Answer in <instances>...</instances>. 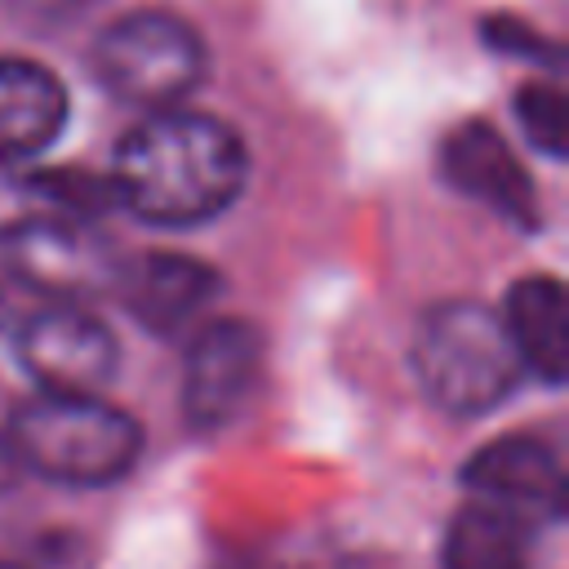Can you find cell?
Wrapping results in <instances>:
<instances>
[{"label":"cell","instance_id":"cell-1","mask_svg":"<svg viewBox=\"0 0 569 569\" xmlns=\"http://www.w3.org/2000/svg\"><path fill=\"white\" fill-rule=\"evenodd\" d=\"M249 156L231 124L204 111H151L111 160L107 191L133 218L156 227H196L218 218L244 191Z\"/></svg>","mask_w":569,"mask_h":569},{"label":"cell","instance_id":"cell-2","mask_svg":"<svg viewBox=\"0 0 569 569\" xmlns=\"http://www.w3.org/2000/svg\"><path fill=\"white\" fill-rule=\"evenodd\" d=\"M4 449L27 471L71 485V489H98L120 480L138 449L142 431L138 422L107 405L102 396H31L13 409L4 427Z\"/></svg>","mask_w":569,"mask_h":569},{"label":"cell","instance_id":"cell-3","mask_svg":"<svg viewBox=\"0 0 569 569\" xmlns=\"http://www.w3.org/2000/svg\"><path fill=\"white\" fill-rule=\"evenodd\" d=\"M413 369L427 400L458 418L498 409L525 378L502 311L476 298H449L422 316Z\"/></svg>","mask_w":569,"mask_h":569},{"label":"cell","instance_id":"cell-4","mask_svg":"<svg viewBox=\"0 0 569 569\" xmlns=\"http://www.w3.org/2000/svg\"><path fill=\"white\" fill-rule=\"evenodd\" d=\"M93 76L98 84L138 111H169L182 107L196 84L209 71V53L200 31L164 9H138L116 18L98 40H93Z\"/></svg>","mask_w":569,"mask_h":569},{"label":"cell","instance_id":"cell-5","mask_svg":"<svg viewBox=\"0 0 569 569\" xmlns=\"http://www.w3.org/2000/svg\"><path fill=\"white\" fill-rule=\"evenodd\" d=\"M18 365L44 396H102L116 378L111 329L76 302H49L18 329Z\"/></svg>","mask_w":569,"mask_h":569},{"label":"cell","instance_id":"cell-6","mask_svg":"<svg viewBox=\"0 0 569 569\" xmlns=\"http://www.w3.org/2000/svg\"><path fill=\"white\" fill-rule=\"evenodd\" d=\"M4 258L18 280L44 289L53 302H80L89 293L111 289L116 280V249L93 231L89 218L40 213L4 240Z\"/></svg>","mask_w":569,"mask_h":569},{"label":"cell","instance_id":"cell-7","mask_svg":"<svg viewBox=\"0 0 569 569\" xmlns=\"http://www.w3.org/2000/svg\"><path fill=\"white\" fill-rule=\"evenodd\" d=\"M262 333L249 320H209L182 360V418L200 431L227 427L262 378Z\"/></svg>","mask_w":569,"mask_h":569},{"label":"cell","instance_id":"cell-8","mask_svg":"<svg viewBox=\"0 0 569 569\" xmlns=\"http://www.w3.org/2000/svg\"><path fill=\"white\" fill-rule=\"evenodd\" d=\"M462 485L471 498L498 502L525 520H551L565 511L560 458L538 436H498L462 462Z\"/></svg>","mask_w":569,"mask_h":569},{"label":"cell","instance_id":"cell-9","mask_svg":"<svg viewBox=\"0 0 569 569\" xmlns=\"http://www.w3.org/2000/svg\"><path fill=\"white\" fill-rule=\"evenodd\" d=\"M440 169L462 196L480 200L489 213H498L525 231L538 227V191L493 124H485V120L458 124L440 147Z\"/></svg>","mask_w":569,"mask_h":569},{"label":"cell","instance_id":"cell-10","mask_svg":"<svg viewBox=\"0 0 569 569\" xmlns=\"http://www.w3.org/2000/svg\"><path fill=\"white\" fill-rule=\"evenodd\" d=\"M111 293L120 307L151 333L169 338L187 329L218 293V271L204 267L200 258L187 253H142V258H120Z\"/></svg>","mask_w":569,"mask_h":569},{"label":"cell","instance_id":"cell-11","mask_svg":"<svg viewBox=\"0 0 569 569\" xmlns=\"http://www.w3.org/2000/svg\"><path fill=\"white\" fill-rule=\"evenodd\" d=\"M67 124L62 80L27 58H0V160L18 164L40 156Z\"/></svg>","mask_w":569,"mask_h":569},{"label":"cell","instance_id":"cell-12","mask_svg":"<svg viewBox=\"0 0 569 569\" xmlns=\"http://www.w3.org/2000/svg\"><path fill=\"white\" fill-rule=\"evenodd\" d=\"M502 325L525 373L560 387L569 373V298L556 276H525L507 293Z\"/></svg>","mask_w":569,"mask_h":569},{"label":"cell","instance_id":"cell-13","mask_svg":"<svg viewBox=\"0 0 569 569\" xmlns=\"http://www.w3.org/2000/svg\"><path fill=\"white\" fill-rule=\"evenodd\" d=\"M529 547H533V520L485 502L467 498L440 547V569H529Z\"/></svg>","mask_w":569,"mask_h":569},{"label":"cell","instance_id":"cell-14","mask_svg":"<svg viewBox=\"0 0 569 569\" xmlns=\"http://www.w3.org/2000/svg\"><path fill=\"white\" fill-rule=\"evenodd\" d=\"M516 120L542 156H551V160L565 156V147H569V107H565V93L556 84H542V80L525 84L516 93Z\"/></svg>","mask_w":569,"mask_h":569},{"label":"cell","instance_id":"cell-15","mask_svg":"<svg viewBox=\"0 0 569 569\" xmlns=\"http://www.w3.org/2000/svg\"><path fill=\"white\" fill-rule=\"evenodd\" d=\"M49 213L44 200H40V187H36V173H18L13 164L0 160V244L27 227L31 218Z\"/></svg>","mask_w":569,"mask_h":569},{"label":"cell","instance_id":"cell-16","mask_svg":"<svg viewBox=\"0 0 569 569\" xmlns=\"http://www.w3.org/2000/svg\"><path fill=\"white\" fill-rule=\"evenodd\" d=\"M485 36H489V44L498 49V53H516V58H538V62H560L556 53V44L551 40H542L538 31H529V27H520L516 18H493L489 27H485Z\"/></svg>","mask_w":569,"mask_h":569},{"label":"cell","instance_id":"cell-17","mask_svg":"<svg viewBox=\"0 0 569 569\" xmlns=\"http://www.w3.org/2000/svg\"><path fill=\"white\" fill-rule=\"evenodd\" d=\"M218 569H280V565H276L271 556H262V551H249V547H244V551H236V556H222V560H218Z\"/></svg>","mask_w":569,"mask_h":569},{"label":"cell","instance_id":"cell-18","mask_svg":"<svg viewBox=\"0 0 569 569\" xmlns=\"http://www.w3.org/2000/svg\"><path fill=\"white\" fill-rule=\"evenodd\" d=\"M0 458H9V449H4V436H0Z\"/></svg>","mask_w":569,"mask_h":569},{"label":"cell","instance_id":"cell-19","mask_svg":"<svg viewBox=\"0 0 569 569\" xmlns=\"http://www.w3.org/2000/svg\"><path fill=\"white\" fill-rule=\"evenodd\" d=\"M0 320H4V298H0Z\"/></svg>","mask_w":569,"mask_h":569},{"label":"cell","instance_id":"cell-20","mask_svg":"<svg viewBox=\"0 0 569 569\" xmlns=\"http://www.w3.org/2000/svg\"><path fill=\"white\" fill-rule=\"evenodd\" d=\"M0 569H18V565H4V560H0Z\"/></svg>","mask_w":569,"mask_h":569}]
</instances>
